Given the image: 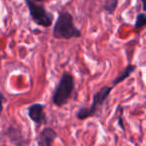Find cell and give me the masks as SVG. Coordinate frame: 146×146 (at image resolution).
I'll return each instance as SVG.
<instances>
[{
    "instance_id": "cell-1",
    "label": "cell",
    "mask_w": 146,
    "mask_h": 146,
    "mask_svg": "<svg viewBox=\"0 0 146 146\" xmlns=\"http://www.w3.org/2000/svg\"><path fill=\"white\" fill-rule=\"evenodd\" d=\"M53 36L56 39L69 40L72 38H79L82 36V33L74 24L72 15L67 11H61L58 13V17L53 26Z\"/></svg>"
},
{
    "instance_id": "cell-2",
    "label": "cell",
    "mask_w": 146,
    "mask_h": 146,
    "mask_svg": "<svg viewBox=\"0 0 146 146\" xmlns=\"http://www.w3.org/2000/svg\"><path fill=\"white\" fill-rule=\"evenodd\" d=\"M75 88V81L71 73L64 72L52 95V102L57 107H62L69 101Z\"/></svg>"
},
{
    "instance_id": "cell-3",
    "label": "cell",
    "mask_w": 146,
    "mask_h": 146,
    "mask_svg": "<svg viewBox=\"0 0 146 146\" xmlns=\"http://www.w3.org/2000/svg\"><path fill=\"white\" fill-rule=\"evenodd\" d=\"M113 86H104V87L100 88L97 92L93 95V101L92 104L89 107H81L76 113V117L79 120H84L88 117L95 115L97 113L98 109L102 107L109 97L110 93H111Z\"/></svg>"
},
{
    "instance_id": "cell-4",
    "label": "cell",
    "mask_w": 146,
    "mask_h": 146,
    "mask_svg": "<svg viewBox=\"0 0 146 146\" xmlns=\"http://www.w3.org/2000/svg\"><path fill=\"white\" fill-rule=\"evenodd\" d=\"M24 1L28 7L31 19L37 25H40L42 27H50L53 24L54 16L52 13L46 10L44 5L38 4L34 0H24Z\"/></svg>"
},
{
    "instance_id": "cell-5",
    "label": "cell",
    "mask_w": 146,
    "mask_h": 146,
    "mask_svg": "<svg viewBox=\"0 0 146 146\" xmlns=\"http://www.w3.org/2000/svg\"><path fill=\"white\" fill-rule=\"evenodd\" d=\"M45 105L42 103H33L28 106V116L36 125H44L47 123V116L44 112Z\"/></svg>"
},
{
    "instance_id": "cell-6",
    "label": "cell",
    "mask_w": 146,
    "mask_h": 146,
    "mask_svg": "<svg viewBox=\"0 0 146 146\" xmlns=\"http://www.w3.org/2000/svg\"><path fill=\"white\" fill-rule=\"evenodd\" d=\"M57 137H58V134L53 128L44 127L39 133L37 143H38V146H52L53 141Z\"/></svg>"
},
{
    "instance_id": "cell-7",
    "label": "cell",
    "mask_w": 146,
    "mask_h": 146,
    "mask_svg": "<svg viewBox=\"0 0 146 146\" xmlns=\"http://www.w3.org/2000/svg\"><path fill=\"white\" fill-rule=\"evenodd\" d=\"M137 69V66L134 64H128L127 66L125 67V69H124L123 71H122L121 73H120L119 75L117 76V77L115 78V79L113 80V83H112V86H116L118 85L119 83H121L122 81H124L125 79H127L128 77H129L130 75H131L132 73L134 72V71Z\"/></svg>"
},
{
    "instance_id": "cell-8",
    "label": "cell",
    "mask_w": 146,
    "mask_h": 146,
    "mask_svg": "<svg viewBox=\"0 0 146 146\" xmlns=\"http://www.w3.org/2000/svg\"><path fill=\"white\" fill-rule=\"evenodd\" d=\"M118 6V0H105L103 9L108 14H113Z\"/></svg>"
},
{
    "instance_id": "cell-9",
    "label": "cell",
    "mask_w": 146,
    "mask_h": 146,
    "mask_svg": "<svg viewBox=\"0 0 146 146\" xmlns=\"http://www.w3.org/2000/svg\"><path fill=\"white\" fill-rule=\"evenodd\" d=\"M146 25V15L144 12L138 13L135 19V23H134V28L135 29H140L143 28Z\"/></svg>"
},
{
    "instance_id": "cell-10",
    "label": "cell",
    "mask_w": 146,
    "mask_h": 146,
    "mask_svg": "<svg viewBox=\"0 0 146 146\" xmlns=\"http://www.w3.org/2000/svg\"><path fill=\"white\" fill-rule=\"evenodd\" d=\"M6 97L4 96V94L2 92H0V114L2 112V109H3V102L6 101Z\"/></svg>"
},
{
    "instance_id": "cell-11",
    "label": "cell",
    "mask_w": 146,
    "mask_h": 146,
    "mask_svg": "<svg viewBox=\"0 0 146 146\" xmlns=\"http://www.w3.org/2000/svg\"><path fill=\"white\" fill-rule=\"evenodd\" d=\"M122 115H123V110H122V112H120V113H119V121H118V123H119V126H120V127H121L122 128V129H123L124 130V128H125V127H124V124H123V121H122Z\"/></svg>"
},
{
    "instance_id": "cell-12",
    "label": "cell",
    "mask_w": 146,
    "mask_h": 146,
    "mask_svg": "<svg viewBox=\"0 0 146 146\" xmlns=\"http://www.w3.org/2000/svg\"><path fill=\"white\" fill-rule=\"evenodd\" d=\"M140 2H141L142 4V9H143V11H145V0H140Z\"/></svg>"
},
{
    "instance_id": "cell-13",
    "label": "cell",
    "mask_w": 146,
    "mask_h": 146,
    "mask_svg": "<svg viewBox=\"0 0 146 146\" xmlns=\"http://www.w3.org/2000/svg\"><path fill=\"white\" fill-rule=\"evenodd\" d=\"M35 2H43V1H46V0H34Z\"/></svg>"
}]
</instances>
